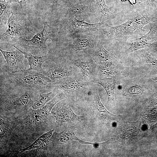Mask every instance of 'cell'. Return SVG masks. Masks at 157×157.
<instances>
[{
	"label": "cell",
	"mask_w": 157,
	"mask_h": 157,
	"mask_svg": "<svg viewBox=\"0 0 157 157\" xmlns=\"http://www.w3.org/2000/svg\"><path fill=\"white\" fill-rule=\"evenodd\" d=\"M131 3L132 5H133L136 3V1L135 0H128Z\"/></svg>",
	"instance_id": "cell-31"
},
{
	"label": "cell",
	"mask_w": 157,
	"mask_h": 157,
	"mask_svg": "<svg viewBox=\"0 0 157 157\" xmlns=\"http://www.w3.org/2000/svg\"><path fill=\"white\" fill-rule=\"evenodd\" d=\"M10 124L7 119L3 117H0V131L1 138L4 136L8 131L10 128Z\"/></svg>",
	"instance_id": "cell-25"
},
{
	"label": "cell",
	"mask_w": 157,
	"mask_h": 157,
	"mask_svg": "<svg viewBox=\"0 0 157 157\" xmlns=\"http://www.w3.org/2000/svg\"><path fill=\"white\" fill-rule=\"evenodd\" d=\"M155 79L156 81H157V77H155Z\"/></svg>",
	"instance_id": "cell-33"
},
{
	"label": "cell",
	"mask_w": 157,
	"mask_h": 157,
	"mask_svg": "<svg viewBox=\"0 0 157 157\" xmlns=\"http://www.w3.org/2000/svg\"><path fill=\"white\" fill-rule=\"evenodd\" d=\"M122 1H125L127 0H122Z\"/></svg>",
	"instance_id": "cell-34"
},
{
	"label": "cell",
	"mask_w": 157,
	"mask_h": 157,
	"mask_svg": "<svg viewBox=\"0 0 157 157\" xmlns=\"http://www.w3.org/2000/svg\"><path fill=\"white\" fill-rule=\"evenodd\" d=\"M95 57L98 62L99 66L112 65H115L117 61L116 57L107 51L99 41L97 45Z\"/></svg>",
	"instance_id": "cell-10"
},
{
	"label": "cell",
	"mask_w": 157,
	"mask_h": 157,
	"mask_svg": "<svg viewBox=\"0 0 157 157\" xmlns=\"http://www.w3.org/2000/svg\"><path fill=\"white\" fill-rule=\"evenodd\" d=\"M97 9L101 15V20L103 22L113 14L109 11L108 6L106 4L105 0H95Z\"/></svg>",
	"instance_id": "cell-23"
},
{
	"label": "cell",
	"mask_w": 157,
	"mask_h": 157,
	"mask_svg": "<svg viewBox=\"0 0 157 157\" xmlns=\"http://www.w3.org/2000/svg\"><path fill=\"white\" fill-rule=\"evenodd\" d=\"M78 138L74 133L66 129L60 133L55 132L50 139L55 143L60 144L72 140H77Z\"/></svg>",
	"instance_id": "cell-18"
},
{
	"label": "cell",
	"mask_w": 157,
	"mask_h": 157,
	"mask_svg": "<svg viewBox=\"0 0 157 157\" xmlns=\"http://www.w3.org/2000/svg\"><path fill=\"white\" fill-rule=\"evenodd\" d=\"M152 128L154 129L156 128H157V123L154 125L152 127Z\"/></svg>",
	"instance_id": "cell-32"
},
{
	"label": "cell",
	"mask_w": 157,
	"mask_h": 157,
	"mask_svg": "<svg viewBox=\"0 0 157 157\" xmlns=\"http://www.w3.org/2000/svg\"><path fill=\"white\" fill-rule=\"evenodd\" d=\"M30 0H8V2L10 3L15 2L18 3L21 6L23 7L26 6Z\"/></svg>",
	"instance_id": "cell-29"
},
{
	"label": "cell",
	"mask_w": 157,
	"mask_h": 157,
	"mask_svg": "<svg viewBox=\"0 0 157 157\" xmlns=\"http://www.w3.org/2000/svg\"><path fill=\"white\" fill-rule=\"evenodd\" d=\"M94 101L97 113L100 117L105 120L119 122L120 116L108 111L101 102L98 94L95 95Z\"/></svg>",
	"instance_id": "cell-13"
},
{
	"label": "cell",
	"mask_w": 157,
	"mask_h": 157,
	"mask_svg": "<svg viewBox=\"0 0 157 157\" xmlns=\"http://www.w3.org/2000/svg\"><path fill=\"white\" fill-rule=\"evenodd\" d=\"M152 21L147 15H138L117 26H111L103 24L97 30L102 38L117 40L124 44L129 38L143 35L146 31L143 27Z\"/></svg>",
	"instance_id": "cell-1"
},
{
	"label": "cell",
	"mask_w": 157,
	"mask_h": 157,
	"mask_svg": "<svg viewBox=\"0 0 157 157\" xmlns=\"http://www.w3.org/2000/svg\"><path fill=\"white\" fill-rule=\"evenodd\" d=\"M131 43L130 47L126 52L129 53L133 52L147 48L151 44V43L144 38L142 36L130 41Z\"/></svg>",
	"instance_id": "cell-20"
},
{
	"label": "cell",
	"mask_w": 157,
	"mask_h": 157,
	"mask_svg": "<svg viewBox=\"0 0 157 157\" xmlns=\"http://www.w3.org/2000/svg\"><path fill=\"white\" fill-rule=\"evenodd\" d=\"M44 73L52 81L71 75L70 71L63 66L57 65L49 69H44Z\"/></svg>",
	"instance_id": "cell-14"
},
{
	"label": "cell",
	"mask_w": 157,
	"mask_h": 157,
	"mask_svg": "<svg viewBox=\"0 0 157 157\" xmlns=\"http://www.w3.org/2000/svg\"><path fill=\"white\" fill-rule=\"evenodd\" d=\"M55 3L59 4L66 0H53Z\"/></svg>",
	"instance_id": "cell-30"
},
{
	"label": "cell",
	"mask_w": 157,
	"mask_h": 157,
	"mask_svg": "<svg viewBox=\"0 0 157 157\" xmlns=\"http://www.w3.org/2000/svg\"><path fill=\"white\" fill-rule=\"evenodd\" d=\"M20 51L28 62L30 67L27 69V70H35L40 72H44V70L42 65L45 62L50 59L48 55H46L37 56L23 51L21 50Z\"/></svg>",
	"instance_id": "cell-11"
},
{
	"label": "cell",
	"mask_w": 157,
	"mask_h": 157,
	"mask_svg": "<svg viewBox=\"0 0 157 157\" xmlns=\"http://www.w3.org/2000/svg\"><path fill=\"white\" fill-rule=\"evenodd\" d=\"M54 96V94L52 91L46 93L40 94L38 99L32 105L33 109H37L42 108Z\"/></svg>",
	"instance_id": "cell-21"
},
{
	"label": "cell",
	"mask_w": 157,
	"mask_h": 157,
	"mask_svg": "<svg viewBox=\"0 0 157 157\" xmlns=\"http://www.w3.org/2000/svg\"><path fill=\"white\" fill-rule=\"evenodd\" d=\"M7 25L8 28L1 35V39L19 40L24 38L29 31L24 20L18 14L13 13L8 19Z\"/></svg>",
	"instance_id": "cell-4"
},
{
	"label": "cell",
	"mask_w": 157,
	"mask_h": 157,
	"mask_svg": "<svg viewBox=\"0 0 157 157\" xmlns=\"http://www.w3.org/2000/svg\"><path fill=\"white\" fill-rule=\"evenodd\" d=\"M71 17L68 28L70 33L73 34L97 30L103 24L101 20L98 23L91 24L85 22L84 19L78 20L75 16Z\"/></svg>",
	"instance_id": "cell-7"
},
{
	"label": "cell",
	"mask_w": 157,
	"mask_h": 157,
	"mask_svg": "<svg viewBox=\"0 0 157 157\" xmlns=\"http://www.w3.org/2000/svg\"><path fill=\"white\" fill-rule=\"evenodd\" d=\"M31 100L27 92L25 93L15 96H10L5 102V106L8 110H13L24 108L31 103Z\"/></svg>",
	"instance_id": "cell-9"
},
{
	"label": "cell",
	"mask_w": 157,
	"mask_h": 157,
	"mask_svg": "<svg viewBox=\"0 0 157 157\" xmlns=\"http://www.w3.org/2000/svg\"><path fill=\"white\" fill-rule=\"evenodd\" d=\"M143 92L142 90L140 87L138 85H134L128 89L123 95L124 96L133 94L140 95Z\"/></svg>",
	"instance_id": "cell-26"
},
{
	"label": "cell",
	"mask_w": 157,
	"mask_h": 157,
	"mask_svg": "<svg viewBox=\"0 0 157 157\" xmlns=\"http://www.w3.org/2000/svg\"><path fill=\"white\" fill-rule=\"evenodd\" d=\"M157 2V0H144L141 3L142 6L148 10Z\"/></svg>",
	"instance_id": "cell-27"
},
{
	"label": "cell",
	"mask_w": 157,
	"mask_h": 157,
	"mask_svg": "<svg viewBox=\"0 0 157 157\" xmlns=\"http://www.w3.org/2000/svg\"><path fill=\"white\" fill-rule=\"evenodd\" d=\"M60 100L58 97L49 101L42 108L37 109H30L28 116L29 123L33 125L41 124L47 119L53 107Z\"/></svg>",
	"instance_id": "cell-6"
},
{
	"label": "cell",
	"mask_w": 157,
	"mask_h": 157,
	"mask_svg": "<svg viewBox=\"0 0 157 157\" xmlns=\"http://www.w3.org/2000/svg\"><path fill=\"white\" fill-rule=\"evenodd\" d=\"M44 27L40 32L35 34L31 39L22 38L19 40L20 46L31 54H46V42L49 39L53 40L56 35L54 28L46 22L43 23Z\"/></svg>",
	"instance_id": "cell-3"
},
{
	"label": "cell",
	"mask_w": 157,
	"mask_h": 157,
	"mask_svg": "<svg viewBox=\"0 0 157 157\" xmlns=\"http://www.w3.org/2000/svg\"><path fill=\"white\" fill-rule=\"evenodd\" d=\"M150 64L154 67L157 69V60L154 59L149 54H145Z\"/></svg>",
	"instance_id": "cell-28"
},
{
	"label": "cell",
	"mask_w": 157,
	"mask_h": 157,
	"mask_svg": "<svg viewBox=\"0 0 157 157\" xmlns=\"http://www.w3.org/2000/svg\"><path fill=\"white\" fill-rule=\"evenodd\" d=\"M14 47L16 50L12 51H4L0 49L7 64L6 69L4 71L11 73L23 71L27 69L24 63L25 58L23 54L19 49L15 46H14Z\"/></svg>",
	"instance_id": "cell-5"
},
{
	"label": "cell",
	"mask_w": 157,
	"mask_h": 157,
	"mask_svg": "<svg viewBox=\"0 0 157 157\" xmlns=\"http://www.w3.org/2000/svg\"><path fill=\"white\" fill-rule=\"evenodd\" d=\"M86 83L76 80H63L56 85L59 88L66 92H71L78 90L85 86Z\"/></svg>",
	"instance_id": "cell-16"
},
{
	"label": "cell",
	"mask_w": 157,
	"mask_h": 157,
	"mask_svg": "<svg viewBox=\"0 0 157 157\" xmlns=\"http://www.w3.org/2000/svg\"><path fill=\"white\" fill-rule=\"evenodd\" d=\"M90 3L84 1H72L69 6L68 13L70 17L86 14L92 10Z\"/></svg>",
	"instance_id": "cell-12"
},
{
	"label": "cell",
	"mask_w": 157,
	"mask_h": 157,
	"mask_svg": "<svg viewBox=\"0 0 157 157\" xmlns=\"http://www.w3.org/2000/svg\"><path fill=\"white\" fill-rule=\"evenodd\" d=\"M0 72V85L24 90L41 91L51 86L52 81L44 72L27 70L14 73Z\"/></svg>",
	"instance_id": "cell-2"
},
{
	"label": "cell",
	"mask_w": 157,
	"mask_h": 157,
	"mask_svg": "<svg viewBox=\"0 0 157 157\" xmlns=\"http://www.w3.org/2000/svg\"><path fill=\"white\" fill-rule=\"evenodd\" d=\"M96 83L101 85L106 91L108 102H114L115 91V82L114 80L111 78L101 79L97 80Z\"/></svg>",
	"instance_id": "cell-17"
},
{
	"label": "cell",
	"mask_w": 157,
	"mask_h": 157,
	"mask_svg": "<svg viewBox=\"0 0 157 157\" xmlns=\"http://www.w3.org/2000/svg\"><path fill=\"white\" fill-rule=\"evenodd\" d=\"M53 130H52L44 134L29 146L21 148L19 151L22 152L35 149L47 150L49 142L53 135Z\"/></svg>",
	"instance_id": "cell-15"
},
{
	"label": "cell",
	"mask_w": 157,
	"mask_h": 157,
	"mask_svg": "<svg viewBox=\"0 0 157 157\" xmlns=\"http://www.w3.org/2000/svg\"><path fill=\"white\" fill-rule=\"evenodd\" d=\"M54 115L56 122L59 124L66 122L80 121L82 117L74 113L70 107L67 105H61L56 108Z\"/></svg>",
	"instance_id": "cell-8"
},
{
	"label": "cell",
	"mask_w": 157,
	"mask_h": 157,
	"mask_svg": "<svg viewBox=\"0 0 157 157\" xmlns=\"http://www.w3.org/2000/svg\"><path fill=\"white\" fill-rule=\"evenodd\" d=\"M8 2L5 0H0V16L1 20L6 19L10 16V7Z\"/></svg>",
	"instance_id": "cell-24"
},
{
	"label": "cell",
	"mask_w": 157,
	"mask_h": 157,
	"mask_svg": "<svg viewBox=\"0 0 157 157\" xmlns=\"http://www.w3.org/2000/svg\"><path fill=\"white\" fill-rule=\"evenodd\" d=\"M93 44L89 38L85 37H79L75 39L71 46L72 50L77 51L92 47Z\"/></svg>",
	"instance_id": "cell-19"
},
{
	"label": "cell",
	"mask_w": 157,
	"mask_h": 157,
	"mask_svg": "<svg viewBox=\"0 0 157 157\" xmlns=\"http://www.w3.org/2000/svg\"><path fill=\"white\" fill-rule=\"evenodd\" d=\"M74 64L81 70L82 75L86 79H88L90 76L92 67L90 63L87 61L78 60L74 61Z\"/></svg>",
	"instance_id": "cell-22"
}]
</instances>
